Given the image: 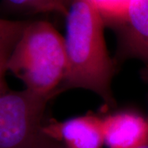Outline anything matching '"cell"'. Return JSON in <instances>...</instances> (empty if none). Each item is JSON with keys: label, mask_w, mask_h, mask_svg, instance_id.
Segmentation results:
<instances>
[{"label": "cell", "mask_w": 148, "mask_h": 148, "mask_svg": "<svg viewBox=\"0 0 148 148\" xmlns=\"http://www.w3.org/2000/svg\"><path fill=\"white\" fill-rule=\"evenodd\" d=\"M57 95L27 89L0 93V148H34L42 132L47 104Z\"/></svg>", "instance_id": "cell-3"}, {"label": "cell", "mask_w": 148, "mask_h": 148, "mask_svg": "<svg viewBox=\"0 0 148 148\" xmlns=\"http://www.w3.org/2000/svg\"><path fill=\"white\" fill-rule=\"evenodd\" d=\"M100 14L105 25L114 29L120 26L127 16L132 0H87Z\"/></svg>", "instance_id": "cell-8"}, {"label": "cell", "mask_w": 148, "mask_h": 148, "mask_svg": "<svg viewBox=\"0 0 148 148\" xmlns=\"http://www.w3.org/2000/svg\"><path fill=\"white\" fill-rule=\"evenodd\" d=\"M42 132L66 148H101L104 144L102 118L90 112L65 121H45Z\"/></svg>", "instance_id": "cell-4"}, {"label": "cell", "mask_w": 148, "mask_h": 148, "mask_svg": "<svg viewBox=\"0 0 148 148\" xmlns=\"http://www.w3.org/2000/svg\"><path fill=\"white\" fill-rule=\"evenodd\" d=\"M34 148H66L61 143L41 132Z\"/></svg>", "instance_id": "cell-11"}, {"label": "cell", "mask_w": 148, "mask_h": 148, "mask_svg": "<svg viewBox=\"0 0 148 148\" xmlns=\"http://www.w3.org/2000/svg\"><path fill=\"white\" fill-rule=\"evenodd\" d=\"M147 119H148V117H147ZM138 148H148V136H147V139L144 141V143H143L142 145H140Z\"/></svg>", "instance_id": "cell-12"}, {"label": "cell", "mask_w": 148, "mask_h": 148, "mask_svg": "<svg viewBox=\"0 0 148 148\" xmlns=\"http://www.w3.org/2000/svg\"><path fill=\"white\" fill-rule=\"evenodd\" d=\"M29 21H13L0 18V39L21 34Z\"/></svg>", "instance_id": "cell-10"}, {"label": "cell", "mask_w": 148, "mask_h": 148, "mask_svg": "<svg viewBox=\"0 0 148 148\" xmlns=\"http://www.w3.org/2000/svg\"><path fill=\"white\" fill-rule=\"evenodd\" d=\"M3 7L24 14L58 13L66 16L68 6L64 0H3Z\"/></svg>", "instance_id": "cell-7"}, {"label": "cell", "mask_w": 148, "mask_h": 148, "mask_svg": "<svg viewBox=\"0 0 148 148\" xmlns=\"http://www.w3.org/2000/svg\"><path fill=\"white\" fill-rule=\"evenodd\" d=\"M144 73H145V77H146L147 80L148 81V65H147V69H146V71L144 72Z\"/></svg>", "instance_id": "cell-13"}, {"label": "cell", "mask_w": 148, "mask_h": 148, "mask_svg": "<svg viewBox=\"0 0 148 148\" xmlns=\"http://www.w3.org/2000/svg\"><path fill=\"white\" fill-rule=\"evenodd\" d=\"M26 86L41 95L58 94L67 69L64 38L46 21H29L8 65Z\"/></svg>", "instance_id": "cell-2"}, {"label": "cell", "mask_w": 148, "mask_h": 148, "mask_svg": "<svg viewBox=\"0 0 148 148\" xmlns=\"http://www.w3.org/2000/svg\"><path fill=\"white\" fill-rule=\"evenodd\" d=\"M64 37L67 69L58 90L82 88L95 92L106 103L115 104L111 82L114 64L104 38L105 23L87 0H71Z\"/></svg>", "instance_id": "cell-1"}, {"label": "cell", "mask_w": 148, "mask_h": 148, "mask_svg": "<svg viewBox=\"0 0 148 148\" xmlns=\"http://www.w3.org/2000/svg\"><path fill=\"white\" fill-rule=\"evenodd\" d=\"M21 35H14L0 39V93L8 90L4 80V76L6 72L8 71V65L11 54Z\"/></svg>", "instance_id": "cell-9"}, {"label": "cell", "mask_w": 148, "mask_h": 148, "mask_svg": "<svg viewBox=\"0 0 148 148\" xmlns=\"http://www.w3.org/2000/svg\"><path fill=\"white\" fill-rule=\"evenodd\" d=\"M115 30L117 59L138 58L148 65V0H132L125 20Z\"/></svg>", "instance_id": "cell-5"}, {"label": "cell", "mask_w": 148, "mask_h": 148, "mask_svg": "<svg viewBox=\"0 0 148 148\" xmlns=\"http://www.w3.org/2000/svg\"><path fill=\"white\" fill-rule=\"evenodd\" d=\"M71 0H64V2H65V3H66V5L68 6L69 5V2H70Z\"/></svg>", "instance_id": "cell-14"}, {"label": "cell", "mask_w": 148, "mask_h": 148, "mask_svg": "<svg viewBox=\"0 0 148 148\" xmlns=\"http://www.w3.org/2000/svg\"><path fill=\"white\" fill-rule=\"evenodd\" d=\"M102 127L108 148H138L147 138L148 119L136 111H117L102 118Z\"/></svg>", "instance_id": "cell-6"}]
</instances>
